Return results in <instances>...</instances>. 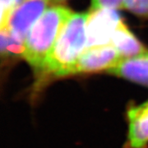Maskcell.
<instances>
[{"instance_id":"obj_1","label":"cell","mask_w":148,"mask_h":148,"mask_svg":"<svg viewBox=\"0 0 148 148\" xmlns=\"http://www.w3.org/2000/svg\"><path fill=\"white\" fill-rule=\"evenodd\" d=\"M88 16L89 12L73 13L65 23L42 68L35 74L32 100L48 82L73 75L74 68L86 47Z\"/></svg>"},{"instance_id":"obj_2","label":"cell","mask_w":148,"mask_h":148,"mask_svg":"<svg viewBox=\"0 0 148 148\" xmlns=\"http://www.w3.org/2000/svg\"><path fill=\"white\" fill-rule=\"evenodd\" d=\"M73 12L64 6H54L45 11L24 41L23 58L36 74L53 49L58 35Z\"/></svg>"},{"instance_id":"obj_3","label":"cell","mask_w":148,"mask_h":148,"mask_svg":"<svg viewBox=\"0 0 148 148\" xmlns=\"http://www.w3.org/2000/svg\"><path fill=\"white\" fill-rule=\"evenodd\" d=\"M119 14L114 8L90 10L86 22V48L109 45L119 24Z\"/></svg>"},{"instance_id":"obj_4","label":"cell","mask_w":148,"mask_h":148,"mask_svg":"<svg viewBox=\"0 0 148 148\" xmlns=\"http://www.w3.org/2000/svg\"><path fill=\"white\" fill-rule=\"evenodd\" d=\"M50 0H24L8 16L5 25L14 36L25 41L32 27L43 15Z\"/></svg>"},{"instance_id":"obj_5","label":"cell","mask_w":148,"mask_h":148,"mask_svg":"<svg viewBox=\"0 0 148 148\" xmlns=\"http://www.w3.org/2000/svg\"><path fill=\"white\" fill-rule=\"evenodd\" d=\"M126 140L123 148H148V100L126 108Z\"/></svg>"},{"instance_id":"obj_6","label":"cell","mask_w":148,"mask_h":148,"mask_svg":"<svg viewBox=\"0 0 148 148\" xmlns=\"http://www.w3.org/2000/svg\"><path fill=\"white\" fill-rule=\"evenodd\" d=\"M122 59L121 55L111 44L87 49L78 59L73 75L108 71L116 66Z\"/></svg>"},{"instance_id":"obj_7","label":"cell","mask_w":148,"mask_h":148,"mask_svg":"<svg viewBox=\"0 0 148 148\" xmlns=\"http://www.w3.org/2000/svg\"><path fill=\"white\" fill-rule=\"evenodd\" d=\"M106 73L148 88V54L123 58Z\"/></svg>"},{"instance_id":"obj_8","label":"cell","mask_w":148,"mask_h":148,"mask_svg":"<svg viewBox=\"0 0 148 148\" xmlns=\"http://www.w3.org/2000/svg\"><path fill=\"white\" fill-rule=\"evenodd\" d=\"M110 44L123 58H129L148 54V49L138 40L127 26L120 21L114 33Z\"/></svg>"},{"instance_id":"obj_9","label":"cell","mask_w":148,"mask_h":148,"mask_svg":"<svg viewBox=\"0 0 148 148\" xmlns=\"http://www.w3.org/2000/svg\"><path fill=\"white\" fill-rule=\"evenodd\" d=\"M1 57L3 59L22 56L25 51L24 41L14 36L7 27H1Z\"/></svg>"},{"instance_id":"obj_10","label":"cell","mask_w":148,"mask_h":148,"mask_svg":"<svg viewBox=\"0 0 148 148\" xmlns=\"http://www.w3.org/2000/svg\"><path fill=\"white\" fill-rule=\"evenodd\" d=\"M123 8L138 16H148V0H123Z\"/></svg>"},{"instance_id":"obj_11","label":"cell","mask_w":148,"mask_h":148,"mask_svg":"<svg viewBox=\"0 0 148 148\" xmlns=\"http://www.w3.org/2000/svg\"><path fill=\"white\" fill-rule=\"evenodd\" d=\"M24 0H1V27L5 25L10 13Z\"/></svg>"},{"instance_id":"obj_12","label":"cell","mask_w":148,"mask_h":148,"mask_svg":"<svg viewBox=\"0 0 148 148\" xmlns=\"http://www.w3.org/2000/svg\"><path fill=\"white\" fill-rule=\"evenodd\" d=\"M106 8L114 9L123 8V0H91L90 10H97Z\"/></svg>"},{"instance_id":"obj_13","label":"cell","mask_w":148,"mask_h":148,"mask_svg":"<svg viewBox=\"0 0 148 148\" xmlns=\"http://www.w3.org/2000/svg\"><path fill=\"white\" fill-rule=\"evenodd\" d=\"M50 1H53V2H60V1H64V0H50Z\"/></svg>"}]
</instances>
